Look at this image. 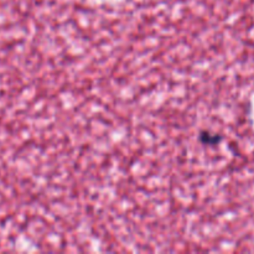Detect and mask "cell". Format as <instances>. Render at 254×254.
Here are the masks:
<instances>
[{
	"mask_svg": "<svg viewBox=\"0 0 254 254\" xmlns=\"http://www.w3.org/2000/svg\"><path fill=\"white\" fill-rule=\"evenodd\" d=\"M200 140L201 143L205 144V145H217L220 144V141L222 140V136L217 133H212L210 130H203L200 134Z\"/></svg>",
	"mask_w": 254,
	"mask_h": 254,
	"instance_id": "obj_1",
	"label": "cell"
}]
</instances>
